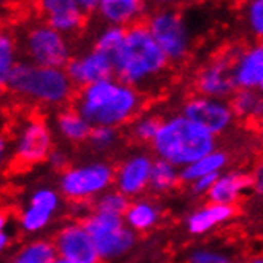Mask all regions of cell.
I'll use <instances>...</instances> for the list:
<instances>
[{"label":"cell","mask_w":263,"mask_h":263,"mask_svg":"<svg viewBox=\"0 0 263 263\" xmlns=\"http://www.w3.org/2000/svg\"><path fill=\"white\" fill-rule=\"evenodd\" d=\"M115 79L139 91L161 83L171 67L169 59L153 39L145 18L128 27L126 37L114 54Z\"/></svg>","instance_id":"obj_1"},{"label":"cell","mask_w":263,"mask_h":263,"mask_svg":"<svg viewBox=\"0 0 263 263\" xmlns=\"http://www.w3.org/2000/svg\"><path fill=\"white\" fill-rule=\"evenodd\" d=\"M145 95L117 79L77 89L72 105L92 126L123 128L142 114Z\"/></svg>","instance_id":"obj_2"},{"label":"cell","mask_w":263,"mask_h":263,"mask_svg":"<svg viewBox=\"0 0 263 263\" xmlns=\"http://www.w3.org/2000/svg\"><path fill=\"white\" fill-rule=\"evenodd\" d=\"M2 88L18 101L58 110L70 105L77 95L66 69L40 67L26 61L14 64Z\"/></svg>","instance_id":"obj_3"},{"label":"cell","mask_w":263,"mask_h":263,"mask_svg":"<svg viewBox=\"0 0 263 263\" xmlns=\"http://www.w3.org/2000/svg\"><path fill=\"white\" fill-rule=\"evenodd\" d=\"M219 137L199 126L180 112L163 117L150 152L177 167H185L219 148Z\"/></svg>","instance_id":"obj_4"},{"label":"cell","mask_w":263,"mask_h":263,"mask_svg":"<svg viewBox=\"0 0 263 263\" xmlns=\"http://www.w3.org/2000/svg\"><path fill=\"white\" fill-rule=\"evenodd\" d=\"M11 32L16 40L18 59L40 67L66 69L72 56V43L51 26L40 20L37 14L34 20L18 24Z\"/></svg>","instance_id":"obj_5"},{"label":"cell","mask_w":263,"mask_h":263,"mask_svg":"<svg viewBox=\"0 0 263 263\" xmlns=\"http://www.w3.org/2000/svg\"><path fill=\"white\" fill-rule=\"evenodd\" d=\"M115 166L107 160L96 158L70 164L58 177V190L73 204H89L99 195L114 189Z\"/></svg>","instance_id":"obj_6"},{"label":"cell","mask_w":263,"mask_h":263,"mask_svg":"<svg viewBox=\"0 0 263 263\" xmlns=\"http://www.w3.org/2000/svg\"><path fill=\"white\" fill-rule=\"evenodd\" d=\"M144 18L169 64L179 67L187 63L193 53V37L183 20L182 8L148 10Z\"/></svg>","instance_id":"obj_7"},{"label":"cell","mask_w":263,"mask_h":263,"mask_svg":"<svg viewBox=\"0 0 263 263\" xmlns=\"http://www.w3.org/2000/svg\"><path fill=\"white\" fill-rule=\"evenodd\" d=\"M82 222L91 235L102 261H115L128 255L137 244V233L123 217L88 211Z\"/></svg>","instance_id":"obj_8"},{"label":"cell","mask_w":263,"mask_h":263,"mask_svg":"<svg viewBox=\"0 0 263 263\" xmlns=\"http://www.w3.org/2000/svg\"><path fill=\"white\" fill-rule=\"evenodd\" d=\"M242 48L244 45L235 43L215 51L208 63H204L195 73L193 88L196 95L230 101V98L238 91L235 64Z\"/></svg>","instance_id":"obj_9"},{"label":"cell","mask_w":263,"mask_h":263,"mask_svg":"<svg viewBox=\"0 0 263 263\" xmlns=\"http://www.w3.org/2000/svg\"><path fill=\"white\" fill-rule=\"evenodd\" d=\"M11 158L20 166H37L46 163L54 148L53 126L42 117L32 115L21 120L11 139Z\"/></svg>","instance_id":"obj_10"},{"label":"cell","mask_w":263,"mask_h":263,"mask_svg":"<svg viewBox=\"0 0 263 263\" xmlns=\"http://www.w3.org/2000/svg\"><path fill=\"white\" fill-rule=\"evenodd\" d=\"M180 114L198 123L215 137L227 134L233 128L236 115L227 99H214L201 95H192L183 101Z\"/></svg>","instance_id":"obj_11"},{"label":"cell","mask_w":263,"mask_h":263,"mask_svg":"<svg viewBox=\"0 0 263 263\" xmlns=\"http://www.w3.org/2000/svg\"><path fill=\"white\" fill-rule=\"evenodd\" d=\"M63 204V195L51 187L35 189L18 214V227L26 236H37L48 228Z\"/></svg>","instance_id":"obj_12"},{"label":"cell","mask_w":263,"mask_h":263,"mask_svg":"<svg viewBox=\"0 0 263 263\" xmlns=\"http://www.w3.org/2000/svg\"><path fill=\"white\" fill-rule=\"evenodd\" d=\"M35 14L63 34L70 43L72 39H80L89 26V16L73 0H34Z\"/></svg>","instance_id":"obj_13"},{"label":"cell","mask_w":263,"mask_h":263,"mask_svg":"<svg viewBox=\"0 0 263 263\" xmlns=\"http://www.w3.org/2000/svg\"><path fill=\"white\" fill-rule=\"evenodd\" d=\"M153 163L155 155L152 152H131L115 166L114 187L129 199L141 198L148 190Z\"/></svg>","instance_id":"obj_14"},{"label":"cell","mask_w":263,"mask_h":263,"mask_svg":"<svg viewBox=\"0 0 263 263\" xmlns=\"http://www.w3.org/2000/svg\"><path fill=\"white\" fill-rule=\"evenodd\" d=\"M53 244L58 257L70 263H102L91 235L82 220H73L61 227L54 236Z\"/></svg>","instance_id":"obj_15"},{"label":"cell","mask_w":263,"mask_h":263,"mask_svg":"<svg viewBox=\"0 0 263 263\" xmlns=\"http://www.w3.org/2000/svg\"><path fill=\"white\" fill-rule=\"evenodd\" d=\"M66 72L77 89L110 80L115 79L114 56L92 48L85 54L73 56L66 66Z\"/></svg>","instance_id":"obj_16"},{"label":"cell","mask_w":263,"mask_h":263,"mask_svg":"<svg viewBox=\"0 0 263 263\" xmlns=\"http://www.w3.org/2000/svg\"><path fill=\"white\" fill-rule=\"evenodd\" d=\"M236 215L235 206L227 204H217V203H208L201 204L190 211L187 217L183 220L185 230L192 236H204L215 228H219L225 223H228Z\"/></svg>","instance_id":"obj_17"},{"label":"cell","mask_w":263,"mask_h":263,"mask_svg":"<svg viewBox=\"0 0 263 263\" xmlns=\"http://www.w3.org/2000/svg\"><path fill=\"white\" fill-rule=\"evenodd\" d=\"M249 190H252V174L241 171V169H227L215 180L212 190L208 195V201L235 206Z\"/></svg>","instance_id":"obj_18"},{"label":"cell","mask_w":263,"mask_h":263,"mask_svg":"<svg viewBox=\"0 0 263 263\" xmlns=\"http://www.w3.org/2000/svg\"><path fill=\"white\" fill-rule=\"evenodd\" d=\"M51 126L54 136L70 145H80L88 142L92 131L91 123L72 104L63 107L54 114Z\"/></svg>","instance_id":"obj_19"},{"label":"cell","mask_w":263,"mask_h":263,"mask_svg":"<svg viewBox=\"0 0 263 263\" xmlns=\"http://www.w3.org/2000/svg\"><path fill=\"white\" fill-rule=\"evenodd\" d=\"M235 80L238 89H258L263 82V42L244 45L236 64Z\"/></svg>","instance_id":"obj_20"},{"label":"cell","mask_w":263,"mask_h":263,"mask_svg":"<svg viewBox=\"0 0 263 263\" xmlns=\"http://www.w3.org/2000/svg\"><path fill=\"white\" fill-rule=\"evenodd\" d=\"M147 0H99L98 16L109 26L129 27L145 16Z\"/></svg>","instance_id":"obj_21"},{"label":"cell","mask_w":263,"mask_h":263,"mask_svg":"<svg viewBox=\"0 0 263 263\" xmlns=\"http://www.w3.org/2000/svg\"><path fill=\"white\" fill-rule=\"evenodd\" d=\"M126 225L136 233H148L155 230L163 219V208L153 196H141L131 199L125 214Z\"/></svg>","instance_id":"obj_22"},{"label":"cell","mask_w":263,"mask_h":263,"mask_svg":"<svg viewBox=\"0 0 263 263\" xmlns=\"http://www.w3.org/2000/svg\"><path fill=\"white\" fill-rule=\"evenodd\" d=\"M230 163V155L222 150L217 148L211 152L206 157H203L201 160L185 166L180 169V180L183 185H190L192 182H195L199 177L204 176H211V174H222L227 171Z\"/></svg>","instance_id":"obj_23"},{"label":"cell","mask_w":263,"mask_h":263,"mask_svg":"<svg viewBox=\"0 0 263 263\" xmlns=\"http://www.w3.org/2000/svg\"><path fill=\"white\" fill-rule=\"evenodd\" d=\"M236 120L247 123H263V95L258 89H238L230 98Z\"/></svg>","instance_id":"obj_24"},{"label":"cell","mask_w":263,"mask_h":263,"mask_svg":"<svg viewBox=\"0 0 263 263\" xmlns=\"http://www.w3.org/2000/svg\"><path fill=\"white\" fill-rule=\"evenodd\" d=\"M58 258L53 241L32 238L21 244L8 258V263H53Z\"/></svg>","instance_id":"obj_25"},{"label":"cell","mask_w":263,"mask_h":263,"mask_svg":"<svg viewBox=\"0 0 263 263\" xmlns=\"http://www.w3.org/2000/svg\"><path fill=\"white\" fill-rule=\"evenodd\" d=\"M180 183H182L180 167H177L176 164L169 163L166 160L155 158L152 176H150V185H148V192L153 196L171 193Z\"/></svg>","instance_id":"obj_26"},{"label":"cell","mask_w":263,"mask_h":263,"mask_svg":"<svg viewBox=\"0 0 263 263\" xmlns=\"http://www.w3.org/2000/svg\"><path fill=\"white\" fill-rule=\"evenodd\" d=\"M163 117L155 114H141L128 125V137L137 145H152L161 126Z\"/></svg>","instance_id":"obj_27"},{"label":"cell","mask_w":263,"mask_h":263,"mask_svg":"<svg viewBox=\"0 0 263 263\" xmlns=\"http://www.w3.org/2000/svg\"><path fill=\"white\" fill-rule=\"evenodd\" d=\"M129 203H131V199L114 187L110 190H107L105 193L99 195L95 201H92L91 209L96 212H102V214L125 217V214L129 208Z\"/></svg>","instance_id":"obj_28"},{"label":"cell","mask_w":263,"mask_h":263,"mask_svg":"<svg viewBox=\"0 0 263 263\" xmlns=\"http://www.w3.org/2000/svg\"><path fill=\"white\" fill-rule=\"evenodd\" d=\"M183 263H238L233 252L222 247L198 246L187 252Z\"/></svg>","instance_id":"obj_29"},{"label":"cell","mask_w":263,"mask_h":263,"mask_svg":"<svg viewBox=\"0 0 263 263\" xmlns=\"http://www.w3.org/2000/svg\"><path fill=\"white\" fill-rule=\"evenodd\" d=\"M121 139L118 128L110 126H92L91 136L88 139V144L92 152L96 153H107L114 150Z\"/></svg>","instance_id":"obj_30"},{"label":"cell","mask_w":263,"mask_h":263,"mask_svg":"<svg viewBox=\"0 0 263 263\" xmlns=\"http://www.w3.org/2000/svg\"><path fill=\"white\" fill-rule=\"evenodd\" d=\"M18 50H16V40L11 32V29L8 27V34L7 29H4L2 37H0V82H4L14 64L18 63Z\"/></svg>","instance_id":"obj_31"},{"label":"cell","mask_w":263,"mask_h":263,"mask_svg":"<svg viewBox=\"0 0 263 263\" xmlns=\"http://www.w3.org/2000/svg\"><path fill=\"white\" fill-rule=\"evenodd\" d=\"M126 30L128 27H121V26H107L99 35H96V40L92 43V48L115 54L117 50L121 46L123 40L126 37Z\"/></svg>","instance_id":"obj_32"},{"label":"cell","mask_w":263,"mask_h":263,"mask_svg":"<svg viewBox=\"0 0 263 263\" xmlns=\"http://www.w3.org/2000/svg\"><path fill=\"white\" fill-rule=\"evenodd\" d=\"M244 14L252 37H255L257 42H263V0H251Z\"/></svg>","instance_id":"obj_33"},{"label":"cell","mask_w":263,"mask_h":263,"mask_svg":"<svg viewBox=\"0 0 263 263\" xmlns=\"http://www.w3.org/2000/svg\"><path fill=\"white\" fill-rule=\"evenodd\" d=\"M220 174H211V176H204V177H199L195 182H192L190 185H187V192L193 196V198H201V196H206L209 195V192L212 190L215 180H217Z\"/></svg>","instance_id":"obj_34"},{"label":"cell","mask_w":263,"mask_h":263,"mask_svg":"<svg viewBox=\"0 0 263 263\" xmlns=\"http://www.w3.org/2000/svg\"><path fill=\"white\" fill-rule=\"evenodd\" d=\"M46 164H48V167L51 169V171L61 174L70 166V157L64 148L54 147L51 150V153L48 155V158H46Z\"/></svg>","instance_id":"obj_35"},{"label":"cell","mask_w":263,"mask_h":263,"mask_svg":"<svg viewBox=\"0 0 263 263\" xmlns=\"http://www.w3.org/2000/svg\"><path fill=\"white\" fill-rule=\"evenodd\" d=\"M190 2H196V0H147L145 11L160 8H183Z\"/></svg>","instance_id":"obj_36"},{"label":"cell","mask_w":263,"mask_h":263,"mask_svg":"<svg viewBox=\"0 0 263 263\" xmlns=\"http://www.w3.org/2000/svg\"><path fill=\"white\" fill-rule=\"evenodd\" d=\"M73 2L79 5L86 16L92 18V14L96 13L98 7H99V0H73Z\"/></svg>","instance_id":"obj_37"},{"label":"cell","mask_w":263,"mask_h":263,"mask_svg":"<svg viewBox=\"0 0 263 263\" xmlns=\"http://www.w3.org/2000/svg\"><path fill=\"white\" fill-rule=\"evenodd\" d=\"M252 192L257 195H263V169L257 167L252 174Z\"/></svg>","instance_id":"obj_38"},{"label":"cell","mask_w":263,"mask_h":263,"mask_svg":"<svg viewBox=\"0 0 263 263\" xmlns=\"http://www.w3.org/2000/svg\"><path fill=\"white\" fill-rule=\"evenodd\" d=\"M11 242H13V236L10 233V230L0 228V251L5 252L7 249H10Z\"/></svg>","instance_id":"obj_39"},{"label":"cell","mask_w":263,"mask_h":263,"mask_svg":"<svg viewBox=\"0 0 263 263\" xmlns=\"http://www.w3.org/2000/svg\"><path fill=\"white\" fill-rule=\"evenodd\" d=\"M249 263H263V257H255V258H252Z\"/></svg>","instance_id":"obj_40"},{"label":"cell","mask_w":263,"mask_h":263,"mask_svg":"<svg viewBox=\"0 0 263 263\" xmlns=\"http://www.w3.org/2000/svg\"><path fill=\"white\" fill-rule=\"evenodd\" d=\"M53 263H70V261H67V260H64V258H61V257H58Z\"/></svg>","instance_id":"obj_41"},{"label":"cell","mask_w":263,"mask_h":263,"mask_svg":"<svg viewBox=\"0 0 263 263\" xmlns=\"http://www.w3.org/2000/svg\"><path fill=\"white\" fill-rule=\"evenodd\" d=\"M258 91L261 92V95H263V82H261V85H260V88H258Z\"/></svg>","instance_id":"obj_42"},{"label":"cell","mask_w":263,"mask_h":263,"mask_svg":"<svg viewBox=\"0 0 263 263\" xmlns=\"http://www.w3.org/2000/svg\"><path fill=\"white\" fill-rule=\"evenodd\" d=\"M258 167H261V169H263V157H261V161H260V164H258Z\"/></svg>","instance_id":"obj_43"},{"label":"cell","mask_w":263,"mask_h":263,"mask_svg":"<svg viewBox=\"0 0 263 263\" xmlns=\"http://www.w3.org/2000/svg\"><path fill=\"white\" fill-rule=\"evenodd\" d=\"M236 2H247V0H236Z\"/></svg>","instance_id":"obj_44"}]
</instances>
